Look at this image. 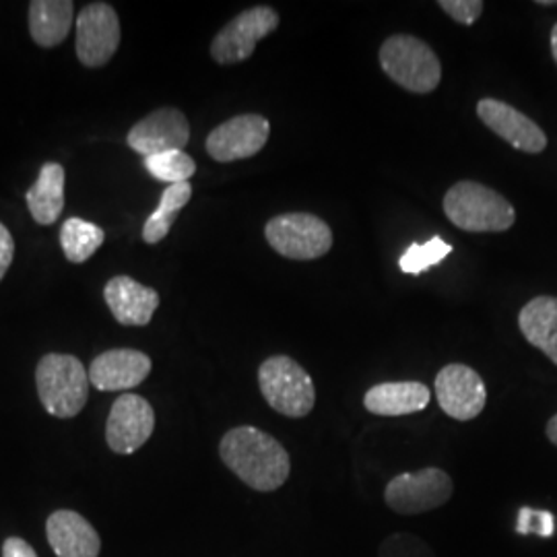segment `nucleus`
Instances as JSON below:
<instances>
[{
    "label": "nucleus",
    "mask_w": 557,
    "mask_h": 557,
    "mask_svg": "<svg viewBox=\"0 0 557 557\" xmlns=\"http://www.w3.org/2000/svg\"><path fill=\"white\" fill-rule=\"evenodd\" d=\"M552 54H554V60L557 62V23L552 29Z\"/></svg>",
    "instance_id": "32"
},
{
    "label": "nucleus",
    "mask_w": 557,
    "mask_h": 557,
    "mask_svg": "<svg viewBox=\"0 0 557 557\" xmlns=\"http://www.w3.org/2000/svg\"><path fill=\"white\" fill-rule=\"evenodd\" d=\"M103 298L114 319L124 326H147L160 308V294L128 275L110 278L103 287Z\"/></svg>",
    "instance_id": "16"
},
{
    "label": "nucleus",
    "mask_w": 557,
    "mask_h": 557,
    "mask_svg": "<svg viewBox=\"0 0 557 557\" xmlns=\"http://www.w3.org/2000/svg\"><path fill=\"white\" fill-rule=\"evenodd\" d=\"M450 252H453V246L436 236V238L428 239L425 244H411L403 252V257L398 260V267L405 275H421L430 267L440 264Z\"/></svg>",
    "instance_id": "25"
},
{
    "label": "nucleus",
    "mask_w": 557,
    "mask_h": 557,
    "mask_svg": "<svg viewBox=\"0 0 557 557\" xmlns=\"http://www.w3.org/2000/svg\"><path fill=\"white\" fill-rule=\"evenodd\" d=\"M145 168L153 178L165 182L168 186L188 182L197 174V163L186 151H168L145 158Z\"/></svg>",
    "instance_id": "24"
},
{
    "label": "nucleus",
    "mask_w": 557,
    "mask_h": 557,
    "mask_svg": "<svg viewBox=\"0 0 557 557\" xmlns=\"http://www.w3.org/2000/svg\"><path fill=\"white\" fill-rule=\"evenodd\" d=\"M382 71L411 94H432L442 81L436 52L416 36H391L380 48Z\"/></svg>",
    "instance_id": "4"
},
{
    "label": "nucleus",
    "mask_w": 557,
    "mask_h": 557,
    "mask_svg": "<svg viewBox=\"0 0 557 557\" xmlns=\"http://www.w3.org/2000/svg\"><path fill=\"white\" fill-rule=\"evenodd\" d=\"M537 4H541V7H554V4H557V0H539Z\"/></svg>",
    "instance_id": "33"
},
{
    "label": "nucleus",
    "mask_w": 557,
    "mask_h": 557,
    "mask_svg": "<svg viewBox=\"0 0 557 557\" xmlns=\"http://www.w3.org/2000/svg\"><path fill=\"white\" fill-rule=\"evenodd\" d=\"M271 135L269 120L260 114H239L225 120L207 137V153L220 163L248 160L262 151Z\"/></svg>",
    "instance_id": "12"
},
{
    "label": "nucleus",
    "mask_w": 557,
    "mask_h": 557,
    "mask_svg": "<svg viewBox=\"0 0 557 557\" xmlns=\"http://www.w3.org/2000/svg\"><path fill=\"white\" fill-rule=\"evenodd\" d=\"M259 386L271 409L285 418H306L317 405L314 380L296 359L287 356H273L262 361Z\"/></svg>",
    "instance_id": "5"
},
{
    "label": "nucleus",
    "mask_w": 557,
    "mask_h": 557,
    "mask_svg": "<svg viewBox=\"0 0 557 557\" xmlns=\"http://www.w3.org/2000/svg\"><path fill=\"white\" fill-rule=\"evenodd\" d=\"M444 213L458 230L471 234H498L517 221V211L508 200L473 180H462L446 193Z\"/></svg>",
    "instance_id": "2"
},
{
    "label": "nucleus",
    "mask_w": 557,
    "mask_h": 557,
    "mask_svg": "<svg viewBox=\"0 0 557 557\" xmlns=\"http://www.w3.org/2000/svg\"><path fill=\"white\" fill-rule=\"evenodd\" d=\"M36 384L44 409L54 418L71 419L83 411L91 382L75 356L48 354L36 368Z\"/></svg>",
    "instance_id": "3"
},
{
    "label": "nucleus",
    "mask_w": 557,
    "mask_h": 557,
    "mask_svg": "<svg viewBox=\"0 0 557 557\" xmlns=\"http://www.w3.org/2000/svg\"><path fill=\"white\" fill-rule=\"evenodd\" d=\"M13 257H15V239L11 236L9 227L0 223V281L7 275Z\"/></svg>",
    "instance_id": "29"
},
{
    "label": "nucleus",
    "mask_w": 557,
    "mask_h": 557,
    "mask_svg": "<svg viewBox=\"0 0 557 557\" xmlns=\"http://www.w3.org/2000/svg\"><path fill=\"white\" fill-rule=\"evenodd\" d=\"M156 430V411L147 398L135 393L120 395L108 416L106 440L116 455H133L151 438Z\"/></svg>",
    "instance_id": "10"
},
{
    "label": "nucleus",
    "mask_w": 557,
    "mask_h": 557,
    "mask_svg": "<svg viewBox=\"0 0 557 557\" xmlns=\"http://www.w3.org/2000/svg\"><path fill=\"white\" fill-rule=\"evenodd\" d=\"M438 7L460 25H473L483 13L481 0H440Z\"/></svg>",
    "instance_id": "28"
},
{
    "label": "nucleus",
    "mask_w": 557,
    "mask_h": 557,
    "mask_svg": "<svg viewBox=\"0 0 557 557\" xmlns=\"http://www.w3.org/2000/svg\"><path fill=\"white\" fill-rule=\"evenodd\" d=\"M269 246L285 259L317 260L333 248L329 223L312 213H283L267 223Z\"/></svg>",
    "instance_id": "6"
},
{
    "label": "nucleus",
    "mask_w": 557,
    "mask_h": 557,
    "mask_svg": "<svg viewBox=\"0 0 557 557\" xmlns=\"http://www.w3.org/2000/svg\"><path fill=\"white\" fill-rule=\"evenodd\" d=\"M193 199V186L190 182L182 184H172L163 190L161 195L160 207L147 218L143 225V239L147 244H158L165 238L178 218L180 211Z\"/></svg>",
    "instance_id": "22"
},
{
    "label": "nucleus",
    "mask_w": 557,
    "mask_h": 557,
    "mask_svg": "<svg viewBox=\"0 0 557 557\" xmlns=\"http://www.w3.org/2000/svg\"><path fill=\"white\" fill-rule=\"evenodd\" d=\"M103 239V230L91 221L71 218L60 227V246L64 250V257L75 264L91 259L100 250Z\"/></svg>",
    "instance_id": "23"
},
{
    "label": "nucleus",
    "mask_w": 557,
    "mask_h": 557,
    "mask_svg": "<svg viewBox=\"0 0 557 557\" xmlns=\"http://www.w3.org/2000/svg\"><path fill=\"white\" fill-rule=\"evenodd\" d=\"M517 531L520 535H539V537L549 539L554 535V515L547 510L520 508Z\"/></svg>",
    "instance_id": "27"
},
{
    "label": "nucleus",
    "mask_w": 557,
    "mask_h": 557,
    "mask_svg": "<svg viewBox=\"0 0 557 557\" xmlns=\"http://www.w3.org/2000/svg\"><path fill=\"white\" fill-rule=\"evenodd\" d=\"M225 467L257 492H275L292 473V460L278 440L252 425L230 430L220 444Z\"/></svg>",
    "instance_id": "1"
},
{
    "label": "nucleus",
    "mask_w": 557,
    "mask_h": 557,
    "mask_svg": "<svg viewBox=\"0 0 557 557\" xmlns=\"http://www.w3.org/2000/svg\"><path fill=\"white\" fill-rule=\"evenodd\" d=\"M75 29L81 64L100 69L114 59L120 46V20L108 2H91L81 9Z\"/></svg>",
    "instance_id": "9"
},
{
    "label": "nucleus",
    "mask_w": 557,
    "mask_h": 557,
    "mask_svg": "<svg viewBox=\"0 0 557 557\" xmlns=\"http://www.w3.org/2000/svg\"><path fill=\"white\" fill-rule=\"evenodd\" d=\"M71 0H34L29 4V34L41 48H57L73 27Z\"/></svg>",
    "instance_id": "21"
},
{
    "label": "nucleus",
    "mask_w": 557,
    "mask_h": 557,
    "mask_svg": "<svg viewBox=\"0 0 557 557\" xmlns=\"http://www.w3.org/2000/svg\"><path fill=\"white\" fill-rule=\"evenodd\" d=\"M46 533L59 557L100 556V535L79 512L57 510L46 522Z\"/></svg>",
    "instance_id": "17"
},
{
    "label": "nucleus",
    "mask_w": 557,
    "mask_h": 557,
    "mask_svg": "<svg viewBox=\"0 0 557 557\" xmlns=\"http://www.w3.org/2000/svg\"><path fill=\"white\" fill-rule=\"evenodd\" d=\"M151 374V358L137 349H110L91 361L89 382L101 393L128 391Z\"/></svg>",
    "instance_id": "15"
},
{
    "label": "nucleus",
    "mask_w": 557,
    "mask_h": 557,
    "mask_svg": "<svg viewBox=\"0 0 557 557\" xmlns=\"http://www.w3.org/2000/svg\"><path fill=\"white\" fill-rule=\"evenodd\" d=\"M278 13L271 7H255L230 21L211 44V57L223 66L250 59L257 44L278 27Z\"/></svg>",
    "instance_id": "8"
},
{
    "label": "nucleus",
    "mask_w": 557,
    "mask_h": 557,
    "mask_svg": "<svg viewBox=\"0 0 557 557\" xmlns=\"http://www.w3.org/2000/svg\"><path fill=\"white\" fill-rule=\"evenodd\" d=\"M379 557H436V554L423 539L398 533L391 535L380 545Z\"/></svg>",
    "instance_id": "26"
},
{
    "label": "nucleus",
    "mask_w": 557,
    "mask_h": 557,
    "mask_svg": "<svg viewBox=\"0 0 557 557\" xmlns=\"http://www.w3.org/2000/svg\"><path fill=\"white\" fill-rule=\"evenodd\" d=\"M453 492L455 483L446 471L438 467H425L391 479L384 490V502L397 515L416 517L444 506L453 498Z\"/></svg>",
    "instance_id": "7"
},
{
    "label": "nucleus",
    "mask_w": 557,
    "mask_h": 557,
    "mask_svg": "<svg viewBox=\"0 0 557 557\" xmlns=\"http://www.w3.org/2000/svg\"><path fill=\"white\" fill-rule=\"evenodd\" d=\"M2 557H38L34 547L20 537H9L2 545Z\"/></svg>",
    "instance_id": "30"
},
{
    "label": "nucleus",
    "mask_w": 557,
    "mask_h": 557,
    "mask_svg": "<svg viewBox=\"0 0 557 557\" xmlns=\"http://www.w3.org/2000/svg\"><path fill=\"white\" fill-rule=\"evenodd\" d=\"M430 403V388L423 382H382L372 386L366 397V411L380 418H400L419 413Z\"/></svg>",
    "instance_id": "18"
},
{
    "label": "nucleus",
    "mask_w": 557,
    "mask_h": 557,
    "mask_svg": "<svg viewBox=\"0 0 557 557\" xmlns=\"http://www.w3.org/2000/svg\"><path fill=\"white\" fill-rule=\"evenodd\" d=\"M64 168L57 161L44 163L36 184L27 190L25 200L32 218L40 225H52L59 221L64 209Z\"/></svg>",
    "instance_id": "20"
},
{
    "label": "nucleus",
    "mask_w": 557,
    "mask_h": 557,
    "mask_svg": "<svg viewBox=\"0 0 557 557\" xmlns=\"http://www.w3.org/2000/svg\"><path fill=\"white\" fill-rule=\"evenodd\" d=\"M518 326L524 338L557 366V298L531 299L518 314Z\"/></svg>",
    "instance_id": "19"
},
{
    "label": "nucleus",
    "mask_w": 557,
    "mask_h": 557,
    "mask_svg": "<svg viewBox=\"0 0 557 557\" xmlns=\"http://www.w3.org/2000/svg\"><path fill=\"white\" fill-rule=\"evenodd\" d=\"M436 398L448 418L471 421L481 416L487 403L485 382L465 363H448L436 376Z\"/></svg>",
    "instance_id": "11"
},
{
    "label": "nucleus",
    "mask_w": 557,
    "mask_h": 557,
    "mask_svg": "<svg viewBox=\"0 0 557 557\" xmlns=\"http://www.w3.org/2000/svg\"><path fill=\"white\" fill-rule=\"evenodd\" d=\"M190 140V124L176 108H160L149 116L139 120L126 143L143 158L160 156L168 151H184Z\"/></svg>",
    "instance_id": "13"
},
{
    "label": "nucleus",
    "mask_w": 557,
    "mask_h": 557,
    "mask_svg": "<svg viewBox=\"0 0 557 557\" xmlns=\"http://www.w3.org/2000/svg\"><path fill=\"white\" fill-rule=\"evenodd\" d=\"M545 432H547V438H549V442H552V444H556L557 446V416H554V418L547 421V428H545Z\"/></svg>",
    "instance_id": "31"
},
{
    "label": "nucleus",
    "mask_w": 557,
    "mask_h": 557,
    "mask_svg": "<svg viewBox=\"0 0 557 557\" xmlns=\"http://www.w3.org/2000/svg\"><path fill=\"white\" fill-rule=\"evenodd\" d=\"M478 116L492 133H496L499 139L506 140L518 151L541 153L547 147V137L537 124L506 101L494 98L479 101Z\"/></svg>",
    "instance_id": "14"
}]
</instances>
